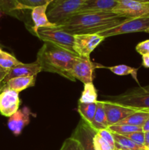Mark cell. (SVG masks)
Wrapping results in <instances>:
<instances>
[{
  "mask_svg": "<svg viewBox=\"0 0 149 150\" xmlns=\"http://www.w3.org/2000/svg\"><path fill=\"white\" fill-rule=\"evenodd\" d=\"M32 114L30 109L25 106L21 109H18L14 114L9 117L7 126L13 134L18 136L23 131V128L30 121V115Z\"/></svg>",
  "mask_w": 149,
  "mask_h": 150,
  "instance_id": "5bb4252c",
  "label": "cell"
},
{
  "mask_svg": "<svg viewBox=\"0 0 149 150\" xmlns=\"http://www.w3.org/2000/svg\"><path fill=\"white\" fill-rule=\"evenodd\" d=\"M102 101H103L104 108H105V114H106L108 127L118 124L121 120L139 110L124 106V105L110 102L108 100Z\"/></svg>",
  "mask_w": 149,
  "mask_h": 150,
  "instance_id": "8fae6325",
  "label": "cell"
},
{
  "mask_svg": "<svg viewBox=\"0 0 149 150\" xmlns=\"http://www.w3.org/2000/svg\"><path fill=\"white\" fill-rule=\"evenodd\" d=\"M149 145V131L145 132V146Z\"/></svg>",
  "mask_w": 149,
  "mask_h": 150,
  "instance_id": "d590c367",
  "label": "cell"
},
{
  "mask_svg": "<svg viewBox=\"0 0 149 150\" xmlns=\"http://www.w3.org/2000/svg\"><path fill=\"white\" fill-rule=\"evenodd\" d=\"M96 133H97L102 139H103L107 143L109 144L110 146L112 149L115 150V141H114V138L113 136H112V132L110 131V130L107 128L99 130Z\"/></svg>",
  "mask_w": 149,
  "mask_h": 150,
  "instance_id": "83f0119b",
  "label": "cell"
},
{
  "mask_svg": "<svg viewBox=\"0 0 149 150\" xmlns=\"http://www.w3.org/2000/svg\"><path fill=\"white\" fill-rule=\"evenodd\" d=\"M96 133V130L81 119L71 138L78 142L83 150H96L93 145V137Z\"/></svg>",
  "mask_w": 149,
  "mask_h": 150,
  "instance_id": "30bf717a",
  "label": "cell"
},
{
  "mask_svg": "<svg viewBox=\"0 0 149 150\" xmlns=\"http://www.w3.org/2000/svg\"><path fill=\"white\" fill-rule=\"evenodd\" d=\"M5 86H6V83L4 81H0V93H1V91L5 88Z\"/></svg>",
  "mask_w": 149,
  "mask_h": 150,
  "instance_id": "8d00e7d4",
  "label": "cell"
},
{
  "mask_svg": "<svg viewBox=\"0 0 149 150\" xmlns=\"http://www.w3.org/2000/svg\"><path fill=\"white\" fill-rule=\"evenodd\" d=\"M93 145L96 150H114L109 144L107 143L97 133H96L93 137Z\"/></svg>",
  "mask_w": 149,
  "mask_h": 150,
  "instance_id": "f1b7e54d",
  "label": "cell"
},
{
  "mask_svg": "<svg viewBox=\"0 0 149 150\" xmlns=\"http://www.w3.org/2000/svg\"><path fill=\"white\" fill-rule=\"evenodd\" d=\"M148 86H149V84H148Z\"/></svg>",
  "mask_w": 149,
  "mask_h": 150,
  "instance_id": "f6af8a7d",
  "label": "cell"
},
{
  "mask_svg": "<svg viewBox=\"0 0 149 150\" xmlns=\"http://www.w3.org/2000/svg\"><path fill=\"white\" fill-rule=\"evenodd\" d=\"M42 72L41 67L37 61L34 62L24 64L20 63L13 68L8 70L7 76L4 81L7 82L10 79L17 77H25V76H37L39 73Z\"/></svg>",
  "mask_w": 149,
  "mask_h": 150,
  "instance_id": "9a60e30c",
  "label": "cell"
},
{
  "mask_svg": "<svg viewBox=\"0 0 149 150\" xmlns=\"http://www.w3.org/2000/svg\"><path fill=\"white\" fill-rule=\"evenodd\" d=\"M114 141H115V149H134V150H146L145 146H140L134 143L129 139L123 135L112 133Z\"/></svg>",
  "mask_w": 149,
  "mask_h": 150,
  "instance_id": "44dd1931",
  "label": "cell"
},
{
  "mask_svg": "<svg viewBox=\"0 0 149 150\" xmlns=\"http://www.w3.org/2000/svg\"><path fill=\"white\" fill-rule=\"evenodd\" d=\"M79 143L72 138L67 139L63 143L60 150H78Z\"/></svg>",
  "mask_w": 149,
  "mask_h": 150,
  "instance_id": "4dcf8cb0",
  "label": "cell"
},
{
  "mask_svg": "<svg viewBox=\"0 0 149 150\" xmlns=\"http://www.w3.org/2000/svg\"><path fill=\"white\" fill-rule=\"evenodd\" d=\"M2 15H3V13L1 11V10H0V18H1V16H2Z\"/></svg>",
  "mask_w": 149,
  "mask_h": 150,
  "instance_id": "f35d334b",
  "label": "cell"
},
{
  "mask_svg": "<svg viewBox=\"0 0 149 150\" xmlns=\"http://www.w3.org/2000/svg\"><path fill=\"white\" fill-rule=\"evenodd\" d=\"M0 10L3 14L21 19L24 9L19 0H0Z\"/></svg>",
  "mask_w": 149,
  "mask_h": 150,
  "instance_id": "e0dca14e",
  "label": "cell"
},
{
  "mask_svg": "<svg viewBox=\"0 0 149 150\" xmlns=\"http://www.w3.org/2000/svg\"><path fill=\"white\" fill-rule=\"evenodd\" d=\"M7 73H8V70H1L0 71V81H2L4 80Z\"/></svg>",
  "mask_w": 149,
  "mask_h": 150,
  "instance_id": "836d02e7",
  "label": "cell"
},
{
  "mask_svg": "<svg viewBox=\"0 0 149 150\" xmlns=\"http://www.w3.org/2000/svg\"><path fill=\"white\" fill-rule=\"evenodd\" d=\"M97 101V91L93 83L84 84L82 95L79 99L78 102L83 103H91Z\"/></svg>",
  "mask_w": 149,
  "mask_h": 150,
  "instance_id": "603a6c76",
  "label": "cell"
},
{
  "mask_svg": "<svg viewBox=\"0 0 149 150\" xmlns=\"http://www.w3.org/2000/svg\"><path fill=\"white\" fill-rule=\"evenodd\" d=\"M96 110V102L91 103H83L78 102L77 105V111L81 117L82 120L86 121L91 125Z\"/></svg>",
  "mask_w": 149,
  "mask_h": 150,
  "instance_id": "7402d4cb",
  "label": "cell"
},
{
  "mask_svg": "<svg viewBox=\"0 0 149 150\" xmlns=\"http://www.w3.org/2000/svg\"><path fill=\"white\" fill-rule=\"evenodd\" d=\"M115 150H134V149H115Z\"/></svg>",
  "mask_w": 149,
  "mask_h": 150,
  "instance_id": "60d3db41",
  "label": "cell"
},
{
  "mask_svg": "<svg viewBox=\"0 0 149 150\" xmlns=\"http://www.w3.org/2000/svg\"><path fill=\"white\" fill-rule=\"evenodd\" d=\"M112 12L126 18L147 17L149 16V4L134 0H118Z\"/></svg>",
  "mask_w": 149,
  "mask_h": 150,
  "instance_id": "ba28073f",
  "label": "cell"
},
{
  "mask_svg": "<svg viewBox=\"0 0 149 150\" xmlns=\"http://www.w3.org/2000/svg\"><path fill=\"white\" fill-rule=\"evenodd\" d=\"M105 67L91 61L90 58L78 57L74 61L71 74L74 80H79L84 84L93 83V71L96 67Z\"/></svg>",
  "mask_w": 149,
  "mask_h": 150,
  "instance_id": "9c48e42d",
  "label": "cell"
},
{
  "mask_svg": "<svg viewBox=\"0 0 149 150\" xmlns=\"http://www.w3.org/2000/svg\"><path fill=\"white\" fill-rule=\"evenodd\" d=\"M142 128H143V132L149 131V118L148 119L147 121L145 122V124L143 125V127H142Z\"/></svg>",
  "mask_w": 149,
  "mask_h": 150,
  "instance_id": "e575fe53",
  "label": "cell"
},
{
  "mask_svg": "<svg viewBox=\"0 0 149 150\" xmlns=\"http://www.w3.org/2000/svg\"><path fill=\"white\" fill-rule=\"evenodd\" d=\"M149 29V16L147 17L127 18L120 24L99 33V35L107 38L115 35L144 32Z\"/></svg>",
  "mask_w": 149,
  "mask_h": 150,
  "instance_id": "8992f818",
  "label": "cell"
},
{
  "mask_svg": "<svg viewBox=\"0 0 149 150\" xmlns=\"http://www.w3.org/2000/svg\"><path fill=\"white\" fill-rule=\"evenodd\" d=\"M1 70H4V69H2L1 67H0V71H1Z\"/></svg>",
  "mask_w": 149,
  "mask_h": 150,
  "instance_id": "b9f144b4",
  "label": "cell"
},
{
  "mask_svg": "<svg viewBox=\"0 0 149 150\" xmlns=\"http://www.w3.org/2000/svg\"><path fill=\"white\" fill-rule=\"evenodd\" d=\"M142 65L146 68H149V54L142 56Z\"/></svg>",
  "mask_w": 149,
  "mask_h": 150,
  "instance_id": "d6a6232c",
  "label": "cell"
},
{
  "mask_svg": "<svg viewBox=\"0 0 149 150\" xmlns=\"http://www.w3.org/2000/svg\"><path fill=\"white\" fill-rule=\"evenodd\" d=\"M149 118V109H139L121 120L118 124L129 125L143 127L148 119Z\"/></svg>",
  "mask_w": 149,
  "mask_h": 150,
  "instance_id": "ffe728a7",
  "label": "cell"
},
{
  "mask_svg": "<svg viewBox=\"0 0 149 150\" xmlns=\"http://www.w3.org/2000/svg\"><path fill=\"white\" fill-rule=\"evenodd\" d=\"M50 4L51 3H47L43 5L34 7L31 10V17L34 23V26L31 29L34 35H36L37 32L39 29H50L56 27L57 25L50 21L47 16V10Z\"/></svg>",
  "mask_w": 149,
  "mask_h": 150,
  "instance_id": "4fadbf2b",
  "label": "cell"
},
{
  "mask_svg": "<svg viewBox=\"0 0 149 150\" xmlns=\"http://www.w3.org/2000/svg\"><path fill=\"white\" fill-rule=\"evenodd\" d=\"M91 126L97 133L99 130L102 129L108 128V121H107L106 114H105L104 104L102 100L96 101V110L93 117Z\"/></svg>",
  "mask_w": 149,
  "mask_h": 150,
  "instance_id": "d6986e66",
  "label": "cell"
},
{
  "mask_svg": "<svg viewBox=\"0 0 149 150\" xmlns=\"http://www.w3.org/2000/svg\"><path fill=\"white\" fill-rule=\"evenodd\" d=\"M146 33H148L149 34V29H148V30H147V31H146Z\"/></svg>",
  "mask_w": 149,
  "mask_h": 150,
  "instance_id": "7bdbcfd3",
  "label": "cell"
},
{
  "mask_svg": "<svg viewBox=\"0 0 149 150\" xmlns=\"http://www.w3.org/2000/svg\"><path fill=\"white\" fill-rule=\"evenodd\" d=\"M87 0H54L50 4L47 16L51 22L58 25L76 14Z\"/></svg>",
  "mask_w": 149,
  "mask_h": 150,
  "instance_id": "277c9868",
  "label": "cell"
},
{
  "mask_svg": "<svg viewBox=\"0 0 149 150\" xmlns=\"http://www.w3.org/2000/svg\"><path fill=\"white\" fill-rule=\"evenodd\" d=\"M105 100L136 109H149V86L134 88L121 95L107 97Z\"/></svg>",
  "mask_w": 149,
  "mask_h": 150,
  "instance_id": "3957f363",
  "label": "cell"
},
{
  "mask_svg": "<svg viewBox=\"0 0 149 150\" xmlns=\"http://www.w3.org/2000/svg\"><path fill=\"white\" fill-rule=\"evenodd\" d=\"M134 1H139V2L145 3V4H149V0H134Z\"/></svg>",
  "mask_w": 149,
  "mask_h": 150,
  "instance_id": "74e56055",
  "label": "cell"
},
{
  "mask_svg": "<svg viewBox=\"0 0 149 150\" xmlns=\"http://www.w3.org/2000/svg\"><path fill=\"white\" fill-rule=\"evenodd\" d=\"M1 51V47H0V51Z\"/></svg>",
  "mask_w": 149,
  "mask_h": 150,
  "instance_id": "ee69618b",
  "label": "cell"
},
{
  "mask_svg": "<svg viewBox=\"0 0 149 150\" xmlns=\"http://www.w3.org/2000/svg\"><path fill=\"white\" fill-rule=\"evenodd\" d=\"M118 0H87L76 14L112 12L118 4Z\"/></svg>",
  "mask_w": 149,
  "mask_h": 150,
  "instance_id": "2e32d148",
  "label": "cell"
},
{
  "mask_svg": "<svg viewBox=\"0 0 149 150\" xmlns=\"http://www.w3.org/2000/svg\"><path fill=\"white\" fill-rule=\"evenodd\" d=\"M123 136H126L128 139H129L130 140L134 142V143L137 144L140 146H145V132H135V133H129V134L123 135Z\"/></svg>",
  "mask_w": 149,
  "mask_h": 150,
  "instance_id": "f546056e",
  "label": "cell"
},
{
  "mask_svg": "<svg viewBox=\"0 0 149 150\" xmlns=\"http://www.w3.org/2000/svg\"><path fill=\"white\" fill-rule=\"evenodd\" d=\"M135 49L137 52L142 56L149 54V39L139 42L136 45Z\"/></svg>",
  "mask_w": 149,
  "mask_h": 150,
  "instance_id": "1f68e13d",
  "label": "cell"
},
{
  "mask_svg": "<svg viewBox=\"0 0 149 150\" xmlns=\"http://www.w3.org/2000/svg\"><path fill=\"white\" fill-rule=\"evenodd\" d=\"M37 38L44 42H49L53 44L61 47L75 54L73 48L74 45V35H70L58 27L50 28V29H39L37 32Z\"/></svg>",
  "mask_w": 149,
  "mask_h": 150,
  "instance_id": "5b68a950",
  "label": "cell"
},
{
  "mask_svg": "<svg viewBox=\"0 0 149 150\" xmlns=\"http://www.w3.org/2000/svg\"><path fill=\"white\" fill-rule=\"evenodd\" d=\"M73 48L77 55L83 58H90L93 50L105 40L99 34H84L74 35Z\"/></svg>",
  "mask_w": 149,
  "mask_h": 150,
  "instance_id": "52a82bcc",
  "label": "cell"
},
{
  "mask_svg": "<svg viewBox=\"0 0 149 150\" xmlns=\"http://www.w3.org/2000/svg\"><path fill=\"white\" fill-rule=\"evenodd\" d=\"M127 18L112 12L75 14L57 25V27L72 35L99 34L120 24Z\"/></svg>",
  "mask_w": 149,
  "mask_h": 150,
  "instance_id": "6da1fadb",
  "label": "cell"
},
{
  "mask_svg": "<svg viewBox=\"0 0 149 150\" xmlns=\"http://www.w3.org/2000/svg\"><path fill=\"white\" fill-rule=\"evenodd\" d=\"M79 145H80V144H79ZM78 150H83V149H82V148H81V147H80V146H79V148H78Z\"/></svg>",
  "mask_w": 149,
  "mask_h": 150,
  "instance_id": "ab89813d",
  "label": "cell"
},
{
  "mask_svg": "<svg viewBox=\"0 0 149 150\" xmlns=\"http://www.w3.org/2000/svg\"><path fill=\"white\" fill-rule=\"evenodd\" d=\"M79 56L49 42H45L37 56L43 72L57 73L72 81H75L71 74L74 61Z\"/></svg>",
  "mask_w": 149,
  "mask_h": 150,
  "instance_id": "7a4b0ae2",
  "label": "cell"
},
{
  "mask_svg": "<svg viewBox=\"0 0 149 150\" xmlns=\"http://www.w3.org/2000/svg\"><path fill=\"white\" fill-rule=\"evenodd\" d=\"M20 62L16 59L15 57L12 55L10 53H7L1 50L0 51V67L5 70H10L20 64Z\"/></svg>",
  "mask_w": 149,
  "mask_h": 150,
  "instance_id": "d4e9b609",
  "label": "cell"
},
{
  "mask_svg": "<svg viewBox=\"0 0 149 150\" xmlns=\"http://www.w3.org/2000/svg\"><path fill=\"white\" fill-rule=\"evenodd\" d=\"M35 81H36V76L13 78L6 82L5 87L19 93L27 88L34 86Z\"/></svg>",
  "mask_w": 149,
  "mask_h": 150,
  "instance_id": "ac0fdd59",
  "label": "cell"
},
{
  "mask_svg": "<svg viewBox=\"0 0 149 150\" xmlns=\"http://www.w3.org/2000/svg\"><path fill=\"white\" fill-rule=\"evenodd\" d=\"M108 68L111 72L117 76H127V75H131V77L136 81L137 83H139L138 79H137V70L138 68H134V67H129L126 64H119V65L112 66V67H106Z\"/></svg>",
  "mask_w": 149,
  "mask_h": 150,
  "instance_id": "cb8c5ba5",
  "label": "cell"
},
{
  "mask_svg": "<svg viewBox=\"0 0 149 150\" xmlns=\"http://www.w3.org/2000/svg\"><path fill=\"white\" fill-rule=\"evenodd\" d=\"M24 10H32L34 7L43 5L47 3H51L54 0H19Z\"/></svg>",
  "mask_w": 149,
  "mask_h": 150,
  "instance_id": "4316f807",
  "label": "cell"
},
{
  "mask_svg": "<svg viewBox=\"0 0 149 150\" xmlns=\"http://www.w3.org/2000/svg\"><path fill=\"white\" fill-rule=\"evenodd\" d=\"M20 100L18 92L5 87L0 93V114L11 117L18 110Z\"/></svg>",
  "mask_w": 149,
  "mask_h": 150,
  "instance_id": "7c38bea8",
  "label": "cell"
},
{
  "mask_svg": "<svg viewBox=\"0 0 149 150\" xmlns=\"http://www.w3.org/2000/svg\"><path fill=\"white\" fill-rule=\"evenodd\" d=\"M108 129L112 133L121 135H127L131 133H135V132L143 131V128L141 127L124 124L113 125L109 126Z\"/></svg>",
  "mask_w": 149,
  "mask_h": 150,
  "instance_id": "484cf974",
  "label": "cell"
}]
</instances>
